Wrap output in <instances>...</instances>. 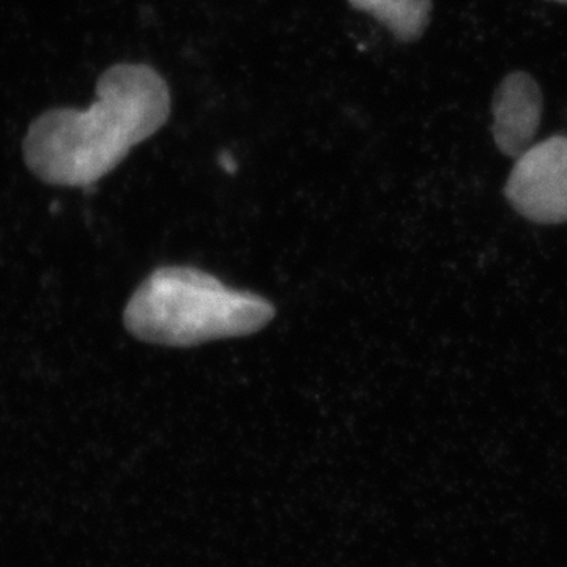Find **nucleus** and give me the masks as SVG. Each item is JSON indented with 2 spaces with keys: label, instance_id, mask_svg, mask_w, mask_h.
<instances>
[{
  "label": "nucleus",
  "instance_id": "obj_4",
  "mask_svg": "<svg viewBox=\"0 0 567 567\" xmlns=\"http://www.w3.org/2000/svg\"><path fill=\"white\" fill-rule=\"evenodd\" d=\"M544 95L535 78L525 71L507 74L492 96V136L496 148L518 158L535 142L543 122Z\"/></svg>",
  "mask_w": 567,
  "mask_h": 567
},
{
  "label": "nucleus",
  "instance_id": "obj_2",
  "mask_svg": "<svg viewBox=\"0 0 567 567\" xmlns=\"http://www.w3.org/2000/svg\"><path fill=\"white\" fill-rule=\"evenodd\" d=\"M275 312L259 295L233 289L203 270L163 267L130 298L123 320L141 341L193 347L257 333Z\"/></svg>",
  "mask_w": 567,
  "mask_h": 567
},
{
  "label": "nucleus",
  "instance_id": "obj_6",
  "mask_svg": "<svg viewBox=\"0 0 567 567\" xmlns=\"http://www.w3.org/2000/svg\"><path fill=\"white\" fill-rule=\"evenodd\" d=\"M548 2L567 3V0H548Z\"/></svg>",
  "mask_w": 567,
  "mask_h": 567
},
{
  "label": "nucleus",
  "instance_id": "obj_1",
  "mask_svg": "<svg viewBox=\"0 0 567 567\" xmlns=\"http://www.w3.org/2000/svg\"><path fill=\"white\" fill-rule=\"evenodd\" d=\"M171 107L169 87L158 71L117 63L99 78L91 106L54 107L31 123L22 142L24 162L50 185L91 186L158 133Z\"/></svg>",
  "mask_w": 567,
  "mask_h": 567
},
{
  "label": "nucleus",
  "instance_id": "obj_5",
  "mask_svg": "<svg viewBox=\"0 0 567 567\" xmlns=\"http://www.w3.org/2000/svg\"><path fill=\"white\" fill-rule=\"evenodd\" d=\"M354 10L371 14L402 43L420 40L431 24L432 0H349Z\"/></svg>",
  "mask_w": 567,
  "mask_h": 567
},
{
  "label": "nucleus",
  "instance_id": "obj_3",
  "mask_svg": "<svg viewBox=\"0 0 567 567\" xmlns=\"http://www.w3.org/2000/svg\"><path fill=\"white\" fill-rule=\"evenodd\" d=\"M505 194L514 210L529 221H567V136L537 142L518 156Z\"/></svg>",
  "mask_w": 567,
  "mask_h": 567
}]
</instances>
